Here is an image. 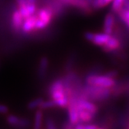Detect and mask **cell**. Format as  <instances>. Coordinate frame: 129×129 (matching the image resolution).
<instances>
[{"instance_id": "cell-20", "label": "cell", "mask_w": 129, "mask_h": 129, "mask_svg": "<svg viewBox=\"0 0 129 129\" xmlns=\"http://www.w3.org/2000/svg\"><path fill=\"white\" fill-rule=\"evenodd\" d=\"M64 88V83H63V79H56L54 82H53L52 84L50 86L49 89V93H50L51 92L56 90V89H63Z\"/></svg>"}, {"instance_id": "cell-21", "label": "cell", "mask_w": 129, "mask_h": 129, "mask_svg": "<svg viewBox=\"0 0 129 129\" xmlns=\"http://www.w3.org/2000/svg\"><path fill=\"white\" fill-rule=\"evenodd\" d=\"M43 100L42 98H37V99H34L32 101H30L28 104H27V108L30 110H36L40 108L41 103H43Z\"/></svg>"}, {"instance_id": "cell-27", "label": "cell", "mask_w": 129, "mask_h": 129, "mask_svg": "<svg viewBox=\"0 0 129 129\" xmlns=\"http://www.w3.org/2000/svg\"><path fill=\"white\" fill-rule=\"evenodd\" d=\"M16 3H17V5H18L19 7L27 5L26 0H16Z\"/></svg>"}, {"instance_id": "cell-23", "label": "cell", "mask_w": 129, "mask_h": 129, "mask_svg": "<svg viewBox=\"0 0 129 129\" xmlns=\"http://www.w3.org/2000/svg\"><path fill=\"white\" fill-rule=\"evenodd\" d=\"M98 127H99L96 124L82 123V122H80L74 126V128L77 129H98Z\"/></svg>"}, {"instance_id": "cell-10", "label": "cell", "mask_w": 129, "mask_h": 129, "mask_svg": "<svg viewBox=\"0 0 129 129\" xmlns=\"http://www.w3.org/2000/svg\"><path fill=\"white\" fill-rule=\"evenodd\" d=\"M37 14H33L26 19H24L21 27V30L24 33H29L35 30V25L37 22Z\"/></svg>"}, {"instance_id": "cell-18", "label": "cell", "mask_w": 129, "mask_h": 129, "mask_svg": "<svg viewBox=\"0 0 129 129\" xmlns=\"http://www.w3.org/2000/svg\"><path fill=\"white\" fill-rule=\"evenodd\" d=\"M120 19L125 23L126 26L129 28V9L122 8L121 10L118 13Z\"/></svg>"}, {"instance_id": "cell-13", "label": "cell", "mask_w": 129, "mask_h": 129, "mask_svg": "<svg viewBox=\"0 0 129 129\" xmlns=\"http://www.w3.org/2000/svg\"><path fill=\"white\" fill-rule=\"evenodd\" d=\"M23 20H24V19L22 18L19 9L13 12V16H12V26H13V28L16 32H19L21 30Z\"/></svg>"}, {"instance_id": "cell-8", "label": "cell", "mask_w": 129, "mask_h": 129, "mask_svg": "<svg viewBox=\"0 0 129 129\" xmlns=\"http://www.w3.org/2000/svg\"><path fill=\"white\" fill-rule=\"evenodd\" d=\"M63 6H69L83 11L90 9V3L87 0H59Z\"/></svg>"}, {"instance_id": "cell-22", "label": "cell", "mask_w": 129, "mask_h": 129, "mask_svg": "<svg viewBox=\"0 0 129 129\" xmlns=\"http://www.w3.org/2000/svg\"><path fill=\"white\" fill-rule=\"evenodd\" d=\"M56 103L53 100H46V101H43V103H41L40 108L41 110H46V109H50V108H53V107H56Z\"/></svg>"}, {"instance_id": "cell-28", "label": "cell", "mask_w": 129, "mask_h": 129, "mask_svg": "<svg viewBox=\"0 0 129 129\" xmlns=\"http://www.w3.org/2000/svg\"><path fill=\"white\" fill-rule=\"evenodd\" d=\"M123 8L127 9H129V0H124Z\"/></svg>"}, {"instance_id": "cell-29", "label": "cell", "mask_w": 129, "mask_h": 129, "mask_svg": "<svg viewBox=\"0 0 129 129\" xmlns=\"http://www.w3.org/2000/svg\"><path fill=\"white\" fill-rule=\"evenodd\" d=\"M87 1L90 3V5H91V3H92V2H93V0H87Z\"/></svg>"}, {"instance_id": "cell-24", "label": "cell", "mask_w": 129, "mask_h": 129, "mask_svg": "<svg viewBox=\"0 0 129 129\" xmlns=\"http://www.w3.org/2000/svg\"><path fill=\"white\" fill-rule=\"evenodd\" d=\"M45 123H46V127L48 128V129H55L56 127L55 122L53 121V119H51L50 118L46 119Z\"/></svg>"}, {"instance_id": "cell-14", "label": "cell", "mask_w": 129, "mask_h": 129, "mask_svg": "<svg viewBox=\"0 0 129 129\" xmlns=\"http://www.w3.org/2000/svg\"><path fill=\"white\" fill-rule=\"evenodd\" d=\"M19 11L21 13L23 19H26L33 14H35L37 11V5L36 4H27L19 7Z\"/></svg>"}, {"instance_id": "cell-7", "label": "cell", "mask_w": 129, "mask_h": 129, "mask_svg": "<svg viewBox=\"0 0 129 129\" xmlns=\"http://www.w3.org/2000/svg\"><path fill=\"white\" fill-rule=\"evenodd\" d=\"M6 122L14 127H27L30 125V121L26 118H20L19 117L9 114L6 118Z\"/></svg>"}, {"instance_id": "cell-5", "label": "cell", "mask_w": 129, "mask_h": 129, "mask_svg": "<svg viewBox=\"0 0 129 129\" xmlns=\"http://www.w3.org/2000/svg\"><path fill=\"white\" fill-rule=\"evenodd\" d=\"M50 95L52 97V100H53L57 107H67L69 103V98L67 96L64 88L56 89L50 93Z\"/></svg>"}, {"instance_id": "cell-9", "label": "cell", "mask_w": 129, "mask_h": 129, "mask_svg": "<svg viewBox=\"0 0 129 129\" xmlns=\"http://www.w3.org/2000/svg\"><path fill=\"white\" fill-rule=\"evenodd\" d=\"M121 47V42L118 40V38L110 36L108 41L102 46V49L105 52H113L114 51L118 50V48Z\"/></svg>"}, {"instance_id": "cell-26", "label": "cell", "mask_w": 129, "mask_h": 129, "mask_svg": "<svg viewBox=\"0 0 129 129\" xmlns=\"http://www.w3.org/2000/svg\"><path fill=\"white\" fill-rule=\"evenodd\" d=\"M9 108L3 104H0V114H7Z\"/></svg>"}, {"instance_id": "cell-6", "label": "cell", "mask_w": 129, "mask_h": 129, "mask_svg": "<svg viewBox=\"0 0 129 129\" xmlns=\"http://www.w3.org/2000/svg\"><path fill=\"white\" fill-rule=\"evenodd\" d=\"M67 107L68 112V122H70L74 127L76 124L80 123L79 116H78V109L74 102L72 100H69V103Z\"/></svg>"}, {"instance_id": "cell-3", "label": "cell", "mask_w": 129, "mask_h": 129, "mask_svg": "<svg viewBox=\"0 0 129 129\" xmlns=\"http://www.w3.org/2000/svg\"><path fill=\"white\" fill-rule=\"evenodd\" d=\"M86 83L88 85L98 86L105 88H111L115 86L116 81L115 79L108 77L106 75H96V74H90L85 79Z\"/></svg>"}, {"instance_id": "cell-17", "label": "cell", "mask_w": 129, "mask_h": 129, "mask_svg": "<svg viewBox=\"0 0 129 129\" xmlns=\"http://www.w3.org/2000/svg\"><path fill=\"white\" fill-rule=\"evenodd\" d=\"M111 10L113 13H118L124 6V0H113L111 2Z\"/></svg>"}, {"instance_id": "cell-19", "label": "cell", "mask_w": 129, "mask_h": 129, "mask_svg": "<svg viewBox=\"0 0 129 129\" xmlns=\"http://www.w3.org/2000/svg\"><path fill=\"white\" fill-rule=\"evenodd\" d=\"M113 0H93L91 6L94 9H101L109 5Z\"/></svg>"}, {"instance_id": "cell-11", "label": "cell", "mask_w": 129, "mask_h": 129, "mask_svg": "<svg viewBox=\"0 0 129 129\" xmlns=\"http://www.w3.org/2000/svg\"><path fill=\"white\" fill-rule=\"evenodd\" d=\"M114 23H115V18H114V13H108L105 16V18L104 20V26H103L104 32L109 35H111L114 31Z\"/></svg>"}, {"instance_id": "cell-12", "label": "cell", "mask_w": 129, "mask_h": 129, "mask_svg": "<svg viewBox=\"0 0 129 129\" xmlns=\"http://www.w3.org/2000/svg\"><path fill=\"white\" fill-rule=\"evenodd\" d=\"M49 66V59L47 57L43 56L40 58V62H39V65H38V77L40 79H43L46 74Z\"/></svg>"}, {"instance_id": "cell-15", "label": "cell", "mask_w": 129, "mask_h": 129, "mask_svg": "<svg viewBox=\"0 0 129 129\" xmlns=\"http://www.w3.org/2000/svg\"><path fill=\"white\" fill-rule=\"evenodd\" d=\"M78 116H79L80 122L82 123L90 122L94 118V114L81 109H78Z\"/></svg>"}, {"instance_id": "cell-4", "label": "cell", "mask_w": 129, "mask_h": 129, "mask_svg": "<svg viewBox=\"0 0 129 129\" xmlns=\"http://www.w3.org/2000/svg\"><path fill=\"white\" fill-rule=\"evenodd\" d=\"M111 35L106 33H91V32H86L84 33V38L90 42H92L93 44L102 47L105 43L108 41Z\"/></svg>"}, {"instance_id": "cell-25", "label": "cell", "mask_w": 129, "mask_h": 129, "mask_svg": "<svg viewBox=\"0 0 129 129\" xmlns=\"http://www.w3.org/2000/svg\"><path fill=\"white\" fill-rule=\"evenodd\" d=\"M105 75L108 76V77L112 78V79H116L117 76H118V71H116V70H111V71L108 72Z\"/></svg>"}, {"instance_id": "cell-16", "label": "cell", "mask_w": 129, "mask_h": 129, "mask_svg": "<svg viewBox=\"0 0 129 129\" xmlns=\"http://www.w3.org/2000/svg\"><path fill=\"white\" fill-rule=\"evenodd\" d=\"M43 110L40 108H38L35 113L34 115V124H33V127L35 129H40L42 126L43 124Z\"/></svg>"}, {"instance_id": "cell-1", "label": "cell", "mask_w": 129, "mask_h": 129, "mask_svg": "<svg viewBox=\"0 0 129 129\" xmlns=\"http://www.w3.org/2000/svg\"><path fill=\"white\" fill-rule=\"evenodd\" d=\"M111 94V90L110 88L87 84V86L82 89L79 97L84 98L91 101H101L108 98Z\"/></svg>"}, {"instance_id": "cell-2", "label": "cell", "mask_w": 129, "mask_h": 129, "mask_svg": "<svg viewBox=\"0 0 129 129\" xmlns=\"http://www.w3.org/2000/svg\"><path fill=\"white\" fill-rule=\"evenodd\" d=\"M37 22L35 25V30H43L51 23L53 16V9L50 6H46L40 9L37 13Z\"/></svg>"}]
</instances>
